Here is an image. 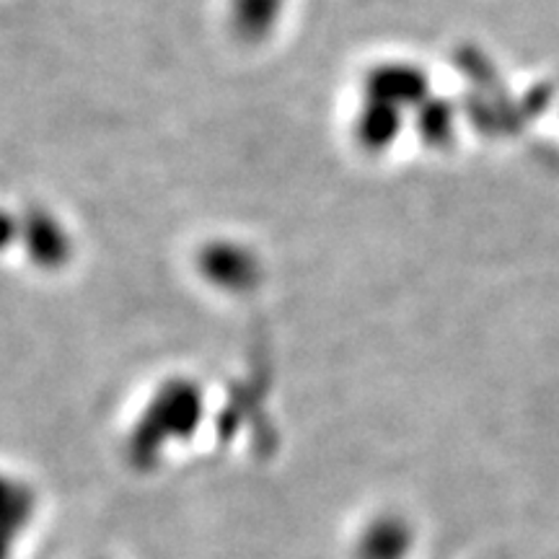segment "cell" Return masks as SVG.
<instances>
[{
	"instance_id": "obj_1",
	"label": "cell",
	"mask_w": 559,
	"mask_h": 559,
	"mask_svg": "<svg viewBox=\"0 0 559 559\" xmlns=\"http://www.w3.org/2000/svg\"><path fill=\"white\" fill-rule=\"evenodd\" d=\"M29 495L16 481L0 479V559L9 555L13 534L24 526V519L29 515Z\"/></svg>"
}]
</instances>
